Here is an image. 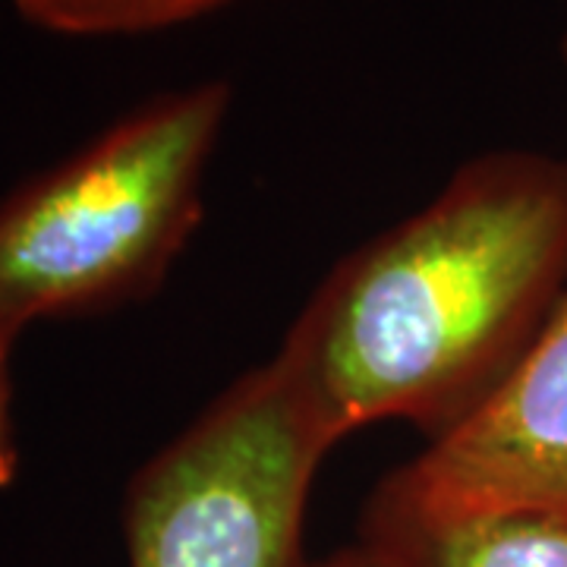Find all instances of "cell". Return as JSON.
<instances>
[{
  "label": "cell",
  "mask_w": 567,
  "mask_h": 567,
  "mask_svg": "<svg viewBox=\"0 0 567 567\" xmlns=\"http://www.w3.org/2000/svg\"><path fill=\"white\" fill-rule=\"evenodd\" d=\"M230 0H13L22 20L70 39L162 32L199 20Z\"/></svg>",
  "instance_id": "8992f818"
},
{
  "label": "cell",
  "mask_w": 567,
  "mask_h": 567,
  "mask_svg": "<svg viewBox=\"0 0 567 567\" xmlns=\"http://www.w3.org/2000/svg\"><path fill=\"white\" fill-rule=\"evenodd\" d=\"M331 442L275 363L224 391L133 473L123 498L130 567H312L306 505Z\"/></svg>",
  "instance_id": "3957f363"
},
{
  "label": "cell",
  "mask_w": 567,
  "mask_h": 567,
  "mask_svg": "<svg viewBox=\"0 0 567 567\" xmlns=\"http://www.w3.org/2000/svg\"><path fill=\"white\" fill-rule=\"evenodd\" d=\"M379 488L425 511L567 517V293L505 385Z\"/></svg>",
  "instance_id": "277c9868"
},
{
  "label": "cell",
  "mask_w": 567,
  "mask_h": 567,
  "mask_svg": "<svg viewBox=\"0 0 567 567\" xmlns=\"http://www.w3.org/2000/svg\"><path fill=\"white\" fill-rule=\"evenodd\" d=\"M567 293V162L486 152L413 218L350 252L271 360L331 447L404 420H470Z\"/></svg>",
  "instance_id": "6da1fadb"
},
{
  "label": "cell",
  "mask_w": 567,
  "mask_h": 567,
  "mask_svg": "<svg viewBox=\"0 0 567 567\" xmlns=\"http://www.w3.org/2000/svg\"><path fill=\"white\" fill-rule=\"evenodd\" d=\"M20 331L0 312V488L17 480L20 470V442L13 423V379H10V353Z\"/></svg>",
  "instance_id": "52a82bcc"
},
{
  "label": "cell",
  "mask_w": 567,
  "mask_h": 567,
  "mask_svg": "<svg viewBox=\"0 0 567 567\" xmlns=\"http://www.w3.org/2000/svg\"><path fill=\"white\" fill-rule=\"evenodd\" d=\"M561 58H565V66H567V35L565 41H561Z\"/></svg>",
  "instance_id": "9c48e42d"
},
{
  "label": "cell",
  "mask_w": 567,
  "mask_h": 567,
  "mask_svg": "<svg viewBox=\"0 0 567 567\" xmlns=\"http://www.w3.org/2000/svg\"><path fill=\"white\" fill-rule=\"evenodd\" d=\"M360 539L394 567H567V517L548 511H425L375 488Z\"/></svg>",
  "instance_id": "5b68a950"
},
{
  "label": "cell",
  "mask_w": 567,
  "mask_h": 567,
  "mask_svg": "<svg viewBox=\"0 0 567 567\" xmlns=\"http://www.w3.org/2000/svg\"><path fill=\"white\" fill-rule=\"evenodd\" d=\"M230 85L140 104L0 199V312L22 331L145 300L203 218Z\"/></svg>",
  "instance_id": "7a4b0ae2"
},
{
  "label": "cell",
  "mask_w": 567,
  "mask_h": 567,
  "mask_svg": "<svg viewBox=\"0 0 567 567\" xmlns=\"http://www.w3.org/2000/svg\"><path fill=\"white\" fill-rule=\"evenodd\" d=\"M312 567H394L391 565V558H388L382 548H375L372 543H365L360 539L357 546H347L341 551H334V555H328L324 561Z\"/></svg>",
  "instance_id": "ba28073f"
}]
</instances>
